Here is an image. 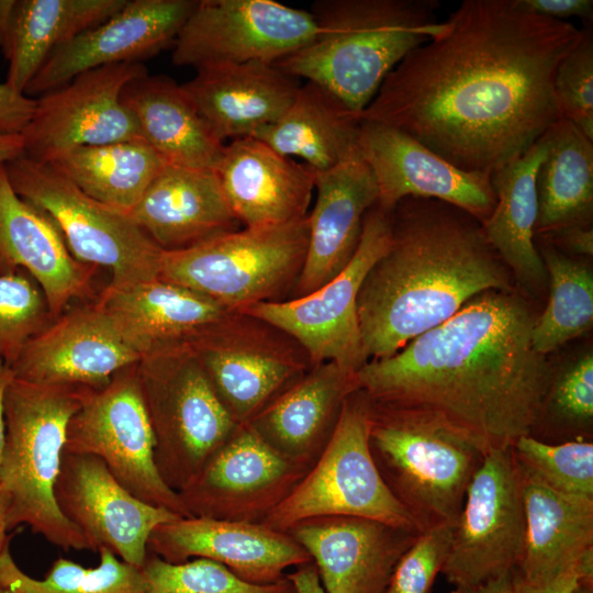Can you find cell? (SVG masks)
Masks as SVG:
<instances>
[{
	"label": "cell",
	"mask_w": 593,
	"mask_h": 593,
	"mask_svg": "<svg viewBox=\"0 0 593 593\" xmlns=\"http://www.w3.org/2000/svg\"><path fill=\"white\" fill-rule=\"evenodd\" d=\"M8 495L0 486V552L3 548L10 545L11 535H8Z\"/></svg>",
	"instance_id": "obj_54"
},
{
	"label": "cell",
	"mask_w": 593,
	"mask_h": 593,
	"mask_svg": "<svg viewBox=\"0 0 593 593\" xmlns=\"http://www.w3.org/2000/svg\"><path fill=\"white\" fill-rule=\"evenodd\" d=\"M87 389L13 378L4 398L0 486L8 495L9 530L26 525L54 546L94 551L61 514L54 494L67 426Z\"/></svg>",
	"instance_id": "obj_5"
},
{
	"label": "cell",
	"mask_w": 593,
	"mask_h": 593,
	"mask_svg": "<svg viewBox=\"0 0 593 593\" xmlns=\"http://www.w3.org/2000/svg\"><path fill=\"white\" fill-rule=\"evenodd\" d=\"M53 321L42 289L27 272L0 275V359L10 366Z\"/></svg>",
	"instance_id": "obj_43"
},
{
	"label": "cell",
	"mask_w": 593,
	"mask_h": 593,
	"mask_svg": "<svg viewBox=\"0 0 593 593\" xmlns=\"http://www.w3.org/2000/svg\"><path fill=\"white\" fill-rule=\"evenodd\" d=\"M593 423V355L586 353L560 372H556L544 402L539 421L529 435L551 444L589 440Z\"/></svg>",
	"instance_id": "obj_40"
},
{
	"label": "cell",
	"mask_w": 593,
	"mask_h": 593,
	"mask_svg": "<svg viewBox=\"0 0 593 593\" xmlns=\"http://www.w3.org/2000/svg\"><path fill=\"white\" fill-rule=\"evenodd\" d=\"M54 494L61 514L89 539L94 551L108 548L139 568L152 532L180 518L134 496L93 455L63 451Z\"/></svg>",
	"instance_id": "obj_20"
},
{
	"label": "cell",
	"mask_w": 593,
	"mask_h": 593,
	"mask_svg": "<svg viewBox=\"0 0 593 593\" xmlns=\"http://www.w3.org/2000/svg\"><path fill=\"white\" fill-rule=\"evenodd\" d=\"M369 448L385 485L419 533L456 523L486 454L432 413L371 400Z\"/></svg>",
	"instance_id": "obj_6"
},
{
	"label": "cell",
	"mask_w": 593,
	"mask_h": 593,
	"mask_svg": "<svg viewBox=\"0 0 593 593\" xmlns=\"http://www.w3.org/2000/svg\"><path fill=\"white\" fill-rule=\"evenodd\" d=\"M582 32L514 0H463L443 32L387 76L360 119L409 134L459 169L492 175L562 118L555 75Z\"/></svg>",
	"instance_id": "obj_1"
},
{
	"label": "cell",
	"mask_w": 593,
	"mask_h": 593,
	"mask_svg": "<svg viewBox=\"0 0 593 593\" xmlns=\"http://www.w3.org/2000/svg\"><path fill=\"white\" fill-rule=\"evenodd\" d=\"M197 0H127L102 23L51 53L24 90L43 94L81 72L107 65L142 63L174 45Z\"/></svg>",
	"instance_id": "obj_21"
},
{
	"label": "cell",
	"mask_w": 593,
	"mask_h": 593,
	"mask_svg": "<svg viewBox=\"0 0 593 593\" xmlns=\"http://www.w3.org/2000/svg\"><path fill=\"white\" fill-rule=\"evenodd\" d=\"M525 539L521 474L513 449L490 450L467 489L441 572L454 586L497 579L518 567Z\"/></svg>",
	"instance_id": "obj_14"
},
{
	"label": "cell",
	"mask_w": 593,
	"mask_h": 593,
	"mask_svg": "<svg viewBox=\"0 0 593 593\" xmlns=\"http://www.w3.org/2000/svg\"><path fill=\"white\" fill-rule=\"evenodd\" d=\"M358 145L378 188L377 205L388 213L405 198H425L483 223L495 206L491 175L459 169L398 128L361 120Z\"/></svg>",
	"instance_id": "obj_19"
},
{
	"label": "cell",
	"mask_w": 593,
	"mask_h": 593,
	"mask_svg": "<svg viewBox=\"0 0 593 593\" xmlns=\"http://www.w3.org/2000/svg\"><path fill=\"white\" fill-rule=\"evenodd\" d=\"M289 533L310 555L327 593H384L421 534L359 516H320Z\"/></svg>",
	"instance_id": "obj_23"
},
{
	"label": "cell",
	"mask_w": 593,
	"mask_h": 593,
	"mask_svg": "<svg viewBox=\"0 0 593 593\" xmlns=\"http://www.w3.org/2000/svg\"><path fill=\"white\" fill-rule=\"evenodd\" d=\"M307 237V215L279 225L245 227L186 249L164 250L159 278L231 311L279 301L299 279Z\"/></svg>",
	"instance_id": "obj_8"
},
{
	"label": "cell",
	"mask_w": 593,
	"mask_h": 593,
	"mask_svg": "<svg viewBox=\"0 0 593 593\" xmlns=\"http://www.w3.org/2000/svg\"><path fill=\"white\" fill-rule=\"evenodd\" d=\"M369 415L367 394L353 391L320 457L262 524L287 533L307 518L340 515L372 518L419 533L372 459Z\"/></svg>",
	"instance_id": "obj_10"
},
{
	"label": "cell",
	"mask_w": 593,
	"mask_h": 593,
	"mask_svg": "<svg viewBox=\"0 0 593 593\" xmlns=\"http://www.w3.org/2000/svg\"><path fill=\"white\" fill-rule=\"evenodd\" d=\"M36 99L0 83V135H22L33 116Z\"/></svg>",
	"instance_id": "obj_46"
},
{
	"label": "cell",
	"mask_w": 593,
	"mask_h": 593,
	"mask_svg": "<svg viewBox=\"0 0 593 593\" xmlns=\"http://www.w3.org/2000/svg\"><path fill=\"white\" fill-rule=\"evenodd\" d=\"M514 2L518 8L542 18L557 21L578 18L592 24V0H514Z\"/></svg>",
	"instance_id": "obj_48"
},
{
	"label": "cell",
	"mask_w": 593,
	"mask_h": 593,
	"mask_svg": "<svg viewBox=\"0 0 593 593\" xmlns=\"http://www.w3.org/2000/svg\"><path fill=\"white\" fill-rule=\"evenodd\" d=\"M96 269L70 254L53 220L13 190L0 165V275L27 272L55 320L91 292Z\"/></svg>",
	"instance_id": "obj_24"
},
{
	"label": "cell",
	"mask_w": 593,
	"mask_h": 593,
	"mask_svg": "<svg viewBox=\"0 0 593 593\" xmlns=\"http://www.w3.org/2000/svg\"><path fill=\"white\" fill-rule=\"evenodd\" d=\"M23 154L22 135H0V165H5Z\"/></svg>",
	"instance_id": "obj_53"
},
{
	"label": "cell",
	"mask_w": 593,
	"mask_h": 593,
	"mask_svg": "<svg viewBox=\"0 0 593 593\" xmlns=\"http://www.w3.org/2000/svg\"><path fill=\"white\" fill-rule=\"evenodd\" d=\"M188 344L237 425L248 423L312 363L302 346L275 326L234 311Z\"/></svg>",
	"instance_id": "obj_13"
},
{
	"label": "cell",
	"mask_w": 593,
	"mask_h": 593,
	"mask_svg": "<svg viewBox=\"0 0 593 593\" xmlns=\"http://www.w3.org/2000/svg\"><path fill=\"white\" fill-rule=\"evenodd\" d=\"M4 167L13 190L53 220L78 261L111 270L108 287L159 278L164 250L130 214L88 197L48 163L22 155Z\"/></svg>",
	"instance_id": "obj_9"
},
{
	"label": "cell",
	"mask_w": 593,
	"mask_h": 593,
	"mask_svg": "<svg viewBox=\"0 0 593 593\" xmlns=\"http://www.w3.org/2000/svg\"><path fill=\"white\" fill-rule=\"evenodd\" d=\"M100 561L86 568L57 558L44 579L25 574L14 562L10 545L0 552V583L22 593H145L139 567L121 560L108 548H100Z\"/></svg>",
	"instance_id": "obj_39"
},
{
	"label": "cell",
	"mask_w": 593,
	"mask_h": 593,
	"mask_svg": "<svg viewBox=\"0 0 593 593\" xmlns=\"http://www.w3.org/2000/svg\"><path fill=\"white\" fill-rule=\"evenodd\" d=\"M392 237L391 213L373 205L365 215L358 248L336 277L315 291L286 301L261 302L242 311L296 340L312 366L332 361L355 376L368 361L359 329L357 298Z\"/></svg>",
	"instance_id": "obj_11"
},
{
	"label": "cell",
	"mask_w": 593,
	"mask_h": 593,
	"mask_svg": "<svg viewBox=\"0 0 593 593\" xmlns=\"http://www.w3.org/2000/svg\"><path fill=\"white\" fill-rule=\"evenodd\" d=\"M141 571L145 593H295L287 578L272 584H253L204 558L170 563L147 552Z\"/></svg>",
	"instance_id": "obj_41"
},
{
	"label": "cell",
	"mask_w": 593,
	"mask_h": 593,
	"mask_svg": "<svg viewBox=\"0 0 593 593\" xmlns=\"http://www.w3.org/2000/svg\"><path fill=\"white\" fill-rule=\"evenodd\" d=\"M147 551L170 563L209 559L259 585L279 582L287 569L312 561L289 533L262 523L208 517H180L158 525L149 536Z\"/></svg>",
	"instance_id": "obj_22"
},
{
	"label": "cell",
	"mask_w": 593,
	"mask_h": 593,
	"mask_svg": "<svg viewBox=\"0 0 593 593\" xmlns=\"http://www.w3.org/2000/svg\"><path fill=\"white\" fill-rule=\"evenodd\" d=\"M387 251L357 298L368 360L387 358L489 291H515L514 278L481 223L441 201L405 198L391 212Z\"/></svg>",
	"instance_id": "obj_3"
},
{
	"label": "cell",
	"mask_w": 593,
	"mask_h": 593,
	"mask_svg": "<svg viewBox=\"0 0 593 593\" xmlns=\"http://www.w3.org/2000/svg\"><path fill=\"white\" fill-rule=\"evenodd\" d=\"M454 525L421 533L399 560L384 593H429L447 560Z\"/></svg>",
	"instance_id": "obj_45"
},
{
	"label": "cell",
	"mask_w": 593,
	"mask_h": 593,
	"mask_svg": "<svg viewBox=\"0 0 593 593\" xmlns=\"http://www.w3.org/2000/svg\"><path fill=\"white\" fill-rule=\"evenodd\" d=\"M48 164L88 197L127 214L166 165L143 138L75 147Z\"/></svg>",
	"instance_id": "obj_37"
},
{
	"label": "cell",
	"mask_w": 593,
	"mask_h": 593,
	"mask_svg": "<svg viewBox=\"0 0 593 593\" xmlns=\"http://www.w3.org/2000/svg\"><path fill=\"white\" fill-rule=\"evenodd\" d=\"M286 578L292 583L295 593H327L312 561L286 573Z\"/></svg>",
	"instance_id": "obj_50"
},
{
	"label": "cell",
	"mask_w": 593,
	"mask_h": 593,
	"mask_svg": "<svg viewBox=\"0 0 593 593\" xmlns=\"http://www.w3.org/2000/svg\"><path fill=\"white\" fill-rule=\"evenodd\" d=\"M165 251L181 250L238 230L213 169L166 164L130 212Z\"/></svg>",
	"instance_id": "obj_27"
},
{
	"label": "cell",
	"mask_w": 593,
	"mask_h": 593,
	"mask_svg": "<svg viewBox=\"0 0 593 593\" xmlns=\"http://www.w3.org/2000/svg\"><path fill=\"white\" fill-rule=\"evenodd\" d=\"M147 72L143 63L107 65L41 94L22 133L23 155L51 163L75 147L143 138L121 93L130 81Z\"/></svg>",
	"instance_id": "obj_16"
},
{
	"label": "cell",
	"mask_w": 593,
	"mask_h": 593,
	"mask_svg": "<svg viewBox=\"0 0 593 593\" xmlns=\"http://www.w3.org/2000/svg\"><path fill=\"white\" fill-rule=\"evenodd\" d=\"M355 390V376L332 361L317 363L246 424L278 454L311 468L335 429L345 399Z\"/></svg>",
	"instance_id": "obj_29"
},
{
	"label": "cell",
	"mask_w": 593,
	"mask_h": 593,
	"mask_svg": "<svg viewBox=\"0 0 593 593\" xmlns=\"http://www.w3.org/2000/svg\"><path fill=\"white\" fill-rule=\"evenodd\" d=\"M137 369L155 437V465L164 482L178 493L238 425L188 344L154 349Z\"/></svg>",
	"instance_id": "obj_7"
},
{
	"label": "cell",
	"mask_w": 593,
	"mask_h": 593,
	"mask_svg": "<svg viewBox=\"0 0 593 593\" xmlns=\"http://www.w3.org/2000/svg\"><path fill=\"white\" fill-rule=\"evenodd\" d=\"M96 302L141 349L186 344L234 312L186 287L156 278L138 284L107 287Z\"/></svg>",
	"instance_id": "obj_30"
},
{
	"label": "cell",
	"mask_w": 593,
	"mask_h": 593,
	"mask_svg": "<svg viewBox=\"0 0 593 593\" xmlns=\"http://www.w3.org/2000/svg\"><path fill=\"white\" fill-rule=\"evenodd\" d=\"M536 317L517 290L482 292L394 355L368 360L356 388L432 413L485 452L512 447L536 427L556 373L533 348Z\"/></svg>",
	"instance_id": "obj_2"
},
{
	"label": "cell",
	"mask_w": 593,
	"mask_h": 593,
	"mask_svg": "<svg viewBox=\"0 0 593 593\" xmlns=\"http://www.w3.org/2000/svg\"><path fill=\"white\" fill-rule=\"evenodd\" d=\"M581 579H593V551L542 586L529 585L512 570V593H570Z\"/></svg>",
	"instance_id": "obj_47"
},
{
	"label": "cell",
	"mask_w": 593,
	"mask_h": 593,
	"mask_svg": "<svg viewBox=\"0 0 593 593\" xmlns=\"http://www.w3.org/2000/svg\"><path fill=\"white\" fill-rule=\"evenodd\" d=\"M213 170L245 227L279 225L307 215L315 172L255 137L225 144Z\"/></svg>",
	"instance_id": "obj_26"
},
{
	"label": "cell",
	"mask_w": 593,
	"mask_h": 593,
	"mask_svg": "<svg viewBox=\"0 0 593 593\" xmlns=\"http://www.w3.org/2000/svg\"><path fill=\"white\" fill-rule=\"evenodd\" d=\"M518 468L526 539L514 570L529 585L542 586L593 551V499L560 493Z\"/></svg>",
	"instance_id": "obj_31"
},
{
	"label": "cell",
	"mask_w": 593,
	"mask_h": 593,
	"mask_svg": "<svg viewBox=\"0 0 593 593\" xmlns=\"http://www.w3.org/2000/svg\"><path fill=\"white\" fill-rule=\"evenodd\" d=\"M439 7L437 0H317L310 11L314 38L275 65L360 115L395 66L445 30Z\"/></svg>",
	"instance_id": "obj_4"
},
{
	"label": "cell",
	"mask_w": 593,
	"mask_h": 593,
	"mask_svg": "<svg viewBox=\"0 0 593 593\" xmlns=\"http://www.w3.org/2000/svg\"><path fill=\"white\" fill-rule=\"evenodd\" d=\"M360 115L324 87L305 81L273 124L253 136L282 156L302 159L314 172L359 156Z\"/></svg>",
	"instance_id": "obj_34"
},
{
	"label": "cell",
	"mask_w": 593,
	"mask_h": 593,
	"mask_svg": "<svg viewBox=\"0 0 593 593\" xmlns=\"http://www.w3.org/2000/svg\"><path fill=\"white\" fill-rule=\"evenodd\" d=\"M13 0H0V48L3 45Z\"/></svg>",
	"instance_id": "obj_55"
},
{
	"label": "cell",
	"mask_w": 593,
	"mask_h": 593,
	"mask_svg": "<svg viewBox=\"0 0 593 593\" xmlns=\"http://www.w3.org/2000/svg\"><path fill=\"white\" fill-rule=\"evenodd\" d=\"M539 254L549 282L547 306L537 315L532 345L547 356L591 329L593 325V273L583 262L546 242Z\"/></svg>",
	"instance_id": "obj_38"
},
{
	"label": "cell",
	"mask_w": 593,
	"mask_h": 593,
	"mask_svg": "<svg viewBox=\"0 0 593 593\" xmlns=\"http://www.w3.org/2000/svg\"><path fill=\"white\" fill-rule=\"evenodd\" d=\"M0 593H22V592L11 589L0 583Z\"/></svg>",
	"instance_id": "obj_56"
},
{
	"label": "cell",
	"mask_w": 593,
	"mask_h": 593,
	"mask_svg": "<svg viewBox=\"0 0 593 593\" xmlns=\"http://www.w3.org/2000/svg\"><path fill=\"white\" fill-rule=\"evenodd\" d=\"M582 31L557 68L553 90L562 116L593 141V31L589 24Z\"/></svg>",
	"instance_id": "obj_44"
},
{
	"label": "cell",
	"mask_w": 593,
	"mask_h": 593,
	"mask_svg": "<svg viewBox=\"0 0 593 593\" xmlns=\"http://www.w3.org/2000/svg\"><path fill=\"white\" fill-rule=\"evenodd\" d=\"M181 86L214 136L225 144L277 122L300 83L275 64L251 61L197 70Z\"/></svg>",
	"instance_id": "obj_28"
},
{
	"label": "cell",
	"mask_w": 593,
	"mask_h": 593,
	"mask_svg": "<svg viewBox=\"0 0 593 593\" xmlns=\"http://www.w3.org/2000/svg\"><path fill=\"white\" fill-rule=\"evenodd\" d=\"M314 189L306 255L294 298L315 291L344 270L358 248L365 215L378 201L373 175L360 155L315 172Z\"/></svg>",
	"instance_id": "obj_25"
},
{
	"label": "cell",
	"mask_w": 593,
	"mask_h": 593,
	"mask_svg": "<svg viewBox=\"0 0 593 593\" xmlns=\"http://www.w3.org/2000/svg\"><path fill=\"white\" fill-rule=\"evenodd\" d=\"M142 358L136 344L94 301L64 312L29 339L10 368L23 381L98 390Z\"/></svg>",
	"instance_id": "obj_18"
},
{
	"label": "cell",
	"mask_w": 593,
	"mask_h": 593,
	"mask_svg": "<svg viewBox=\"0 0 593 593\" xmlns=\"http://www.w3.org/2000/svg\"><path fill=\"white\" fill-rule=\"evenodd\" d=\"M544 135L548 147L536 176V235L592 225L593 141L563 116Z\"/></svg>",
	"instance_id": "obj_36"
},
{
	"label": "cell",
	"mask_w": 593,
	"mask_h": 593,
	"mask_svg": "<svg viewBox=\"0 0 593 593\" xmlns=\"http://www.w3.org/2000/svg\"><path fill=\"white\" fill-rule=\"evenodd\" d=\"M127 0H13L1 51L5 82L24 92L53 51L102 23Z\"/></svg>",
	"instance_id": "obj_35"
},
{
	"label": "cell",
	"mask_w": 593,
	"mask_h": 593,
	"mask_svg": "<svg viewBox=\"0 0 593 593\" xmlns=\"http://www.w3.org/2000/svg\"><path fill=\"white\" fill-rule=\"evenodd\" d=\"M518 465L549 488L568 495L593 499V443L548 444L522 436L512 445Z\"/></svg>",
	"instance_id": "obj_42"
},
{
	"label": "cell",
	"mask_w": 593,
	"mask_h": 593,
	"mask_svg": "<svg viewBox=\"0 0 593 593\" xmlns=\"http://www.w3.org/2000/svg\"><path fill=\"white\" fill-rule=\"evenodd\" d=\"M309 469L243 424L178 494L190 517L262 523Z\"/></svg>",
	"instance_id": "obj_17"
},
{
	"label": "cell",
	"mask_w": 593,
	"mask_h": 593,
	"mask_svg": "<svg viewBox=\"0 0 593 593\" xmlns=\"http://www.w3.org/2000/svg\"><path fill=\"white\" fill-rule=\"evenodd\" d=\"M547 147L542 135L522 156L491 175L496 203L491 215L481 223L485 238L511 271L515 283L534 294L548 282L535 240L536 176Z\"/></svg>",
	"instance_id": "obj_32"
},
{
	"label": "cell",
	"mask_w": 593,
	"mask_h": 593,
	"mask_svg": "<svg viewBox=\"0 0 593 593\" xmlns=\"http://www.w3.org/2000/svg\"><path fill=\"white\" fill-rule=\"evenodd\" d=\"M450 593H512V571L481 584L455 586Z\"/></svg>",
	"instance_id": "obj_51"
},
{
	"label": "cell",
	"mask_w": 593,
	"mask_h": 593,
	"mask_svg": "<svg viewBox=\"0 0 593 593\" xmlns=\"http://www.w3.org/2000/svg\"><path fill=\"white\" fill-rule=\"evenodd\" d=\"M14 376L10 366L0 359V461L5 440L4 398L5 392Z\"/></svg>",
	"instance_id": "obj_52"
},
{
	"label": "cell",
	"mask_w": 593,
	"mask_h": 593,
	"mask_svg": "<svg viewBox=\"0 0 593 593\" xmlns=\"http://www.w3.org/2000/svg\"><path fill=\"white\" fill-rule=\"evenodd\" d=\"M317 31L311 12L272 0H200L172 45L176 66L205 68L276 64Z\"/></svg>",
	"instance_id": "obj_15"
},
{
	"label": "cell",
	"mask_w": 593,
	"mask_h": 593,
	"mask_svg": "<svg viewBox=\"0 0 593 593\" xmlns=\"http://www.w3.org/2000/svg\"><path fill=\"white\" fill-rule=\"evenodd\" d=\"M142 137L166 164L214 169L225 144L200 116L181 85L148 72L133 79L121 93Z\"/></svg>",
	"instance_id": "obj_33"
},
{
	"label": "cell",
	"mask_w": 593,
	"mask_h": 593,
	"mask_svg": "<svg viewBox=\"0 0 593 593\" xmlns=\"http://www.w3.org/2000/svg\"><path fill=\"white\" fill-rule=\"evenodd\" d=\"M541 237L558 249L568 253L592 257L593 230L592 225H573L541 235Z\"/></svg>",
	"instance_id": "obj_49"
},
{
	"label": "cell",
	"mask_w": 593,
	"mask_h": 593,
	"mask_svg": "<svg viewBox=\"0 0 593 593\" xmlns=\"http://www.w3.org/2000/svg\"><path fill=\"white\" fill-rule=\"evenodd\" d=\"M137 363L118 371L103 388L86 390L69 419L64 451L100 458L119 483L141 501L190 517L155 465V437Z\"/></svg>",
	"instance_id": "obj_12"
}]
</instances>
